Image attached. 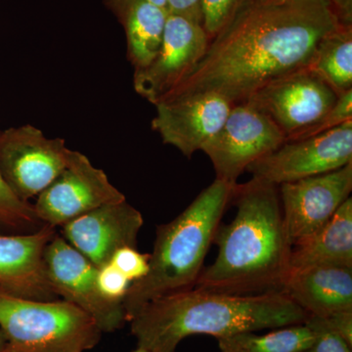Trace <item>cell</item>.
<instances>
[{
	"mask_svg": "<svg viewBox=\"0 0 352 352\" xmlns=\"http://www.w3.org/2000/svg\"><path fill=\"white\" fill-rule=\"evenodd\" d=\"M344 24L329 0H245L196 69L162 99L214 94L244 103L273 80L309 68L319 43Z\"/></svg>",
	"mask_w": 352,
	"mask_h": 352,
	"instance_id": "6da1fadb",
	"label": "cell"
},
{
	"mask_svg": "<svg viewBox=\"0 0 352 352\" xmlns=\"http://www.w3.org/2000/svg\"><path fill=\"white\" fill-rule=\"evenodd\" d=\"M230 223L219 224V254L201 270L195 288L233 296L281 293L291 270L292 245L279 188L258 178L236 184Z\"/></svg>",
	"mask_w": 352,
	"mask_h": 352,
	"instance_id": "7a4b0ae2",
	"label": "cell"
},
{
	"mask_svg": "<svg viewBox=\"0 0 352 352\" xmlns=\"http://www.w3.org/2000/svg\"><path fill=\"white\" fill-rule=\"evenodd\" d=\"M307 318V312L282 293L233 296L193 288L153 300L129 323L138 346L175 352L189 336L220 339L298 325Z\"/></svg>",
	"mask_w": 352,
	"mask_h": 352,
	"instance_id": "3957f363",
	"label": "cell"
},
{
	"mask_svg": "<svg viewBox=\"0 0 352 352\" xmlns=\"http://www.w3.org/2000/svg\"><path fill=\"white\" fill-rule=\"evenodd\" d=\"M235 186L215 179L182 214L157 227L149 271L122 300L127 322L153 300L195 288Z\"/></svg>",
	"mask_w": 352,
	"mask_h": 352,
	"instance_id": "277c9868",
	"label": "cell"
},
{
	"mask_svg": "<svg viewBox=\"0 0 352 352\" xmlns=\"http://www.w3.org/2000/svg\"><path fill=\"white\" fill-rule=\"evenodd\" d=\"M0 331L6 352H85L103 333L89 315L67 300L20 298L1 289Z\"/></svg>",
	"mask_w": 352,
	"mask_h": 352,
	"instance_id": "5b68a950",
	"label": "cell"
},
{
	"mask_svg": "<svg viewBox=\"0 0 352 352\" xmlns=\"http://www.w3.org/2000/svg\"><path fill=\"white\" fill-rule=\"evenodd\" d=\"M73 150L32 124L0 132V173L22 201L36 198L68 166Z\"/></svg>",
	"mask_w": 352,
	"mask_h": 352,
	"instance_id": "8992f818",
	"label": "cell"
},
{
	"mask_svg": "<svg viewBox=\"0 0 352 352\" xmlns=\"http://www.w3.org/2000/svg\"><path fill=\"white\" fill-rule=\"evenodd\" d=\"M284 134L263 113L247 103L233 105L219 132L201 147L215 179L237 184L248 166L283 145Z\"/></svg>",
	"mask_w": 352,
	"mask_h": 352,
	"instance_id": "52a82bcc",
	"label": "cell"
},
{
	"mask_svg": "<svg viewBox=\"0 0 352 352\" xmlns=\"http://www.w3.org/2000/svg\"><path fill=\"white\" fill-rule=\"evenodd\" d=\"M46 274L57 296L89 315L102 333H112L126 323L122 302L109 300L97 283L98 268L61 235L51 239L44 251Z\"/></svg>",
	"mask_w": 352,
	"mask_h": 352,
	"instance_id": "ba28073f",
	"label": "cell"
},
{
	"mask_svg": "<svg viewBox=\"0 0 352 352\" xmlns=\"http://www.w3.org/2000/svg\"><path fill=\"white\" fill-rule=\"evenodd\" d=\"M338 97L320 76L305 68L268 83L244 103L267 116L287 142L318 122Z\"/></svg>",
	"mask_w": 352,
	"mask_h": 352,
	"instance_id": "9c48e42d",
	"label": "cell"
},
{
	"mask_svg": "<svg viewBox=\"0 0 352 352\" xmlns=\"http://www.w3.org/2000/svg\"><path fill=\"white\" fill-rule=\"evenodd\" d=\"M352 163V120L319 135L285 142L248 166L252 177L271 184L296 182Z\"/></svg>",
	"mask_w": 352,
	"mask_h": 352,
	"instance_id": "30bf717a",
	"label": "cell"
},
{
	"mask_svg": "<svg viewBox=\"0 0 352 352\" xmlns=\"http://www.w3.org/2000/svg\"><path fill=\"white\" fill-rule=\"evenodd\" d=\"M126 200L82 153L72 152L68 166L38 197L34 207L39 221L61 227L94 208Z\"/></svg>",
	"mask_w": 352,
	"mask_h": 352,
	"instance_id": "8fae6325",
	"label": "cell"
},
{
	"mask_svg": "<svg viewBox=\"0 0 352 352\" xmlns=\"http://www.w3.org/2000/svg\"><path fill=\"white\" fill-rule=\"evenodd\" d=\"M210 43L203 25L168 14L156 56L145 68L134 71L136 94L155 105L196 69Z\"/></svg>",
	"mask_w": 352,
	"mask_h": 352,
	"instance_id": "7c38bea8",
	"label": "cell"
},
{
	"mask_svg": "<svg viewBox=\"0 0 352 352\" xmlns=\"http://www.w3.org/2000/svg\"><path fill=\"white\" fill-rule=\"evenodd\" d=\"M278 188L287 235L292 245L300 244L325 226L351 197L352 163Z\"/></svg>",
	"mask_w": 352,
	"mask_h": 352,
	"instance_id": "4fadbf2b",
	"label": "cell"
},
{
	"mask_svg": "<svg viewBox=\"0 0 352 352\" xmlns=\"http://www.w3.org/2000/svg\"><path fill=\"white\" fill-rule=\"evenodd\" d=\"M155 107L152 129L164 144L191 157L223 126L233 105L219 95L198 94L162 99Z\"/></svg>",
	"mask_w": 352,
	"mask_h": 352,
	"instance_id": "5bb4252c",
	"label": "cell"
},
{
	"mask_svg": "<svg viewBox=\"0 0 352 352\" xmlns=\"http://www.w3.org/2000/svg\"><path fill=\"white\" fill-rule=\"evenodd\" d=\"M144 219L126 200L94 208L61 226L62 237L100 268L124 247L138 248Z\"/></svg>",
	"mask_w": 352,
	"mask_h": 352,
	"instance_id": "9a60e30c",
	"label": "cell"
},
{
	"mask_svg": "<svg viewBox=\"0 0 352 352\" xmlns=\"http://www.w3.org/2000/svg\"><path fill=\"white\" fill-rule=\"evenodd\" d=\"M56 228L41 226L19 235H0V289L20 298L57 300L44 263L46 245Z\"/></svg>",
	"mask_w": 352,
	"mask_h": 352,
	"instance_id": "2e32d148",
	"label": "cell"
},
{
	"mask_svg": "<svg viewBox=\"0 0 352 352\" xmlns=\"http://www.w3.org/2000/svg\"><path fill=\"white\" fill-rule=\"evenodd\" d=\"M308 316L352 310V268L315 266L289 270L282 287Z\"/></svg>",
	"mask_w": 352,
	"mask_h": 352,
	"instance_id": "e0dca14e",
	"label": "cell"
},
{
	"mask_svg": "<svg viewBox=\"0 0 352 352\" xmlns=\"http://www.w3.org/2000/svg\"><path fill=\"white\" fill-rule=\"evenodd\" d=\"M126 32L127 58L134 71L145 68L156 56L168 12L149 0H105Z\"/></svg>",
	"mask_w": 352,
	"mask_h": 352,
	"instance_id": "ac0fdd59",
	"label": "cell"
},
{
	"mask_svg": "<svg viewBox=\"0 0 352 352\" xmlns=\"http://www.w3.org/2000/svg\"><path fill=\"white\" fill-rule=\"evenodd\" d=\"M291 270L338 266L352 268V198L349 199L327 223L300 244L293 245Z\"/></svg>",
	"mask_w": 352,
	"mask_h": 352,
	"instance_id": "d6986e66",
	"label": "cell"
},
{
	"mask_svg": "<svg viewBox=\"0 0 352 352\" xmlns=\"http://www.w3.org/2000/svg\"><path fill=\"white\" fill-rule=\"evenodd\" d=\"M309 69L340 95L352 89V24H344L319 43Z\"/></svg>",
	"mask_w": 352,
	"mask_h": 352,
	"instance_id": "ffe728a7",
	"label": "cell"
},
{
	"mask_svg": "<svg viewBox=\"0 0 352 352\" xmlns=\"http://www.w3.org/2000/svg\"><path fill=\"white\" fill-rule=\"evenodd\" d=\"M314 340V331L303 323L273 329L264 335L238 333L217 342L220 352H303Z\"/></svg>",
	"mask_w": 352,
	"mask_h": 352,
	"instance_id": "44dd1931",
	"label": "cell"
},
{
	"mask_svg": "<svg viewBox=\"0 0 352 352\" xmlns=\"http://www.w3.org/2000/svg\"><path fill=\"white\" fill-rule=\"evenodd\" d=\"M0 226L20 231L38 230L43 226L34 212L32 204L22 201L13 193L0 173ZM39 229V228H38Z\"/></svg>",
	"mask_w": 352,
	"mask_h": 352,
	"instance_id": "7402d4cb",
	"label": "cell"
},
{
	"mask_svg": "<svg viewBox=\"0 0 352 352\" xmlns=\"http://www.w3.org/2000/svg\"><path fill=\"white\" fill-rule=\"evenodd\" d=\"M245 0H201L204 30L212 41L232 19Z\"/></svg>",
	"mask_w": 352,
	"mask_h": 352,
	"instance_id": "603a6c76",
	"label": "cell"
},
{
	"mask_svg": "<svg viewBox=\"0 0 352 352\" xmlns=\"http://www.w3.org/2000/svg\"><path fill=\"white\" fill-rule=\"evenodd\" d=\"M349 120H352V89L346 94L340 95L335 105L318 122H315L311 126L300 132L296 138L289 141L302 140V139L319 135L324 132L342 126Z\"/></svg>",
	"mask_w": 352,
	"mask_h": 352,
	"instance_id": "cb8c5ba5",
	"label": "cell"
},
{
	"mask_svg": "<svg viewBox=\"0 0 352 352\" xmlns=\"http://www.w3.org/2000/svg\"><path fill=\"white\" fill-rule=\"evenodd\" d=\"M149 261L150 254H141L138 248L124 247L113 254L110 263L133 283L146 276Z\"/></svg>",
	"mask_w": 352,
	"mask_h": 352,
	"instance_id": "d4e9b609",
	"label": "cell"
},
{
	"mask_svg": "<svg viewBox=\"0 0 352 352\" xmlns=\"http://www.w3.org/2000/svg\"><path fill=\"white\" fill-rule=\"evenodd\" d=\"M305 325L315 333L314 344L303 352H352V346L321 323L317 317L308 316Z\"/></svg>",
	"mask_w": 352,
	"mask_h": 352,
	"instance_id": "484cf974",
	"label": "cell"
},
{
	"mask_svg": "<svg viewBox=\"0 0 352 352\" xmlns=\"http://www.w3.org/2000/svg\"><path fill=\"white\" fill-rule=\"evenodd\" d=\"M97 283L99 289L109 300L122 302L132 282L129 281L115 266L108 263L98 268Z\"/></svg>",
	"mask_w": 352,
	"mask_h": 352,
	"instance_id": "4316f807",
	"label": "cell"
},
{
	"mask_svg": "<svg viewBox=\"0 0 352 352\" xmlns=\"http://www.w3.org/2000/svg\"><path fill=\"white\" fill-rule=\"evenodd\" d=\"M329 330L339 335L352 346V310L336 312L328 316H315Z\"/></svg>",
	"mask_w": 352,
	"mask_h": 352,
	"instance_id": "83f0119b",
	"label": "cell"
},
{
	"mask_svg": "<svg viewBox=\"0 0 352 352\" xmlns=\"http://www.w3.org/2000/svg\"><path fill=\"white\" fill-rule=\"evenodd\" d=\"M166 10L168 14L182 16L201 25V0H168Z\"/></svg>",
	"mask_w": 352,
	"mask_h": 352,
	"instance_id": "f1b7e54d",
	"label": "cell"
},
{
	"mask_svg": "<svg viewBox=\"0 0 352 352\" xmlns=\"http://www.w3.org/2000/svg\"><path fill=\"white\" fill-rule=\"evenodd\" d=\"M344 22L352 24V0H329Z\"/></svg>",
	"mask_w": 352,
	"mask_h": 352,
	"instance_id": "f546056e",
	"label": "cell"
},
{
	"mask_svg": "<svg viewBox=\"0 0 352 352\" xmlns=\"http://www.w3.org/2000/svg\"><path fill=\"white\" fill-rule=\"evenodd\" d=\"M7 342L3 333L0 331V352H6Z\"/></svg>",
	"mask_w": 352,
	"mask_h": 352,
	"instance_id": "4dcf8cb0",
	"label": "cell"
},
{
	"mask_svg": "<svg viewBox=\"0 0 352 352\" xmlns=\"http://www.w3.org/2000/svg\"><path fill=\"white\" fill-rule=\"evenodd\" d=\"M150 2L154 3L155 6L162 7V8L166 9V6H168V0H149Z\"/></svg>",
	"mask_w": 352,
	"mask_h": 352,
	"instance_id": "1f68e13d",
	"label": "cell"
},
{
	"mask_svg": "<svg viewBox=\"0 0 352 352\" xmlns=\"http://www.w3.org/2000/svg\"><path fill=\"white\" fill-rule=\"evenodd\" d=\"M132 352H153V351H149V349H144V347L138 346V349H136L135 351H133Z\"/></svg>",
	"mask_w": 352,
	"mask_h": 352,
	"instance_id": "d6a6232c",
	"label": "cell"
}]
</instances>
